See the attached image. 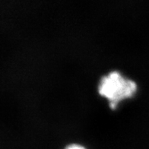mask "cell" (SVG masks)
<instances>
[{
    "instance_id": "cell-1",
    "label": "cell",
    "mask_w": 149,
    "mask_h": 149,
    "mask_svg": "<svg viewBox=\"0 0 149 149\" xmlns=\"http://www.w3.org/2000/svg\"><path fill=\"white\" fill-rule=\"evenodd\" d=\"M137 90V84L132 80L123 77L118 72H112L100 81L98 91L110 101V107L115 108L120 100L130 97Z\"/></svg>"
},
{
    "instance_id": "cell-2",
    "label": "cell",
    "mask_w": 149,
    "mask_h": 149,
    "mask_svg": "<svg viewBox=\"0 0 149 149\" xmlns=\"http://www.w3.org/2000/svg\"><path fill=\"white\" fill-rule=\"evenodd\" d=\"M65 149H86L82 145H79V144H72V145H68Z\"/></svg>"
}]
</instances>
